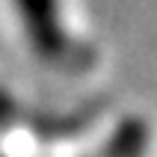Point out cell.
I'll list each match as a JSON object with an SVG mask.
<instances>
[{
	"instance_id": "cell-1",
	"label": "cell",
	"mask_w": 157,
	"mask_h": 157,
	"mask_svg": "<svg viewBox=\"0 0 157 157\" xmlns=\"http://www.w3.org/2000/svg\"><path fill=\"white\" fill-rule=\"evenodd\" d=\"M27 48L48 65L65 59L71 33L65 24V0H12Z\"/></svg>"
}]
</instances>
